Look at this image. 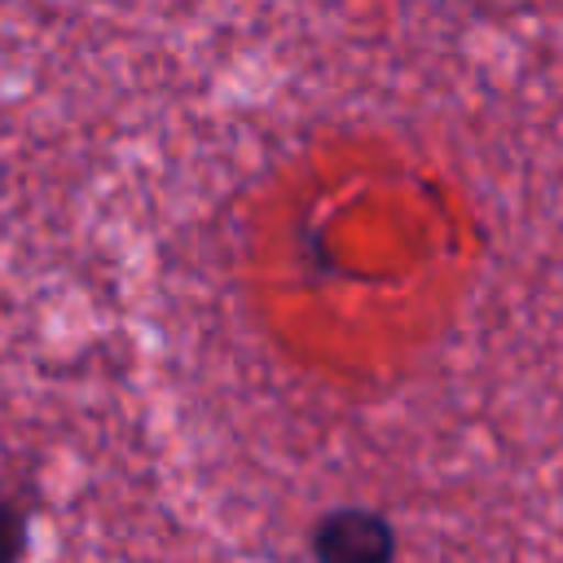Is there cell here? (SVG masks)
Masks as SVG:
<instances>
[{
  "instance_id": "6da1fadb",
  "label": "cell",
  "mask_w": 563,
  "mask_h": 563,
  "mask_svg": "<svg viewBox=\"0 0 563 563\" xmlns=\"http://www.w3.org/2000/svg\"><path fill=\"white\" fill-rule=\"evenodd\" d=\"M312 550L321 559H352V563H369V559H387L396 550V537L387 528V519L369 515V510H339L330 519H321Z\"/></svg>"
},
{
  "instance_id": "7a4b0ae2",
  "label": "cell",
  "mask_w": 563,
  "mask_h": 563,
  "mask_svg": "<svg viewBox=\"0 0 563 563\" xmlns=\"http://www.w3.org/2000/svg\"><path fill=\"white\" fill-rule=\"evenodd\" d=\"M22 532H26V528H22V515L0 501V559L22 550Z\"/></svg>"
}]
</instances>
